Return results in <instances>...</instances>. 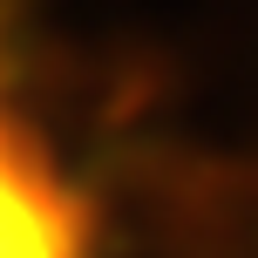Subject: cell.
<instances>
[{
    "label": "cell",
    "instance_id": "1",
    "mask_svg": "<svg viewBox=\"0 0 258 258\" xmlns=\"http://www.w3.org/2000/svg\"><path fill=\"white\" fill-rule=\"evenodd\" d=\"M0 258H89L75 204L48 156L0 102Z\"/></svg>",
    "mask_w": 258,
    "mask_h": 258
}]
</instances>
